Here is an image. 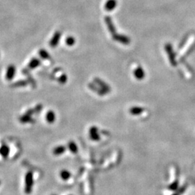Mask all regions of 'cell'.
Segmentation results:
<instances>
[{"mask_svg": "<svg viewBox=\"0 0 195 195\" xmlns=\"http://www.w3.org/2000/svg\"><path fill=\"white\" fill-rule=\"evenodd\" d=\"M41 108H42V105H40V104H38V105H37L36 106V108H34V111H35V112H36V113H38V112H40V110H41Z\"/></svg>", "mask_w": 195, "mask_h": 195, "instance_id": "cb8c5ba5", "label": "cell"}, {"mask_svg": "<svg viewBox=\"0 0 195 195\" xmlns=\"http://www.w3.org/2000/svg\"><path fill=\"white\" fill-rule=\"evenodd\" d=\"M143 111H144L143 108H140V107L134 106L130 108L129 112H130V114H132V115H139V114H141Z\"/></svg>", "mask_w": 195, "mask_h": 195, "instance_id": "e0dca14e", "label": "cell"}, {"mask_svg": "<svg viewBox=\"0 0 195 195\" xmlns=\"http://www.w3.org/2000/svg\"><path fill=\"white\" fill-rule=\"evenodd\" d=\"M117 5L116 0H108L105 4V10L108 12H111L116 8Z\"/></svg>", "mask_w": 195, "mask_h": 195, "instance_id": "9c48e42d", "label": "cell"}, {"mask_svg": "<svg viewBox=\"0 0 195 195\" xmlns=\"http://www.w3.org/2000/svg\"><path fill=\"white\" fill-rule=\"evenodd\" d=\"M9 153H10V148L8 146L5 145V144L1 146L0 148V154L2 155L4 158H7V156L9 155Z\"/></svg>", "mask_w": 195, "mask_h": 195, "instance_id": "4fadbf2b", "label": "cell"}, {"mask_svg": "<svg viewBox=\"0 0 195 195\" xmlns=\"http://www.w3.org/2000/svg\"><path fill=\"white\" fill-rule=\"evenodd\" d=\"M61 36H62V33L60 31H56L54 33V35L53 36V37L51 38V39L49 41V46L52 48H55L59 43V40H60Z\"/></svg>", "mask_w": 195, "mask_h": 195, "instance_id": "8992f818", "label": "cell"}, {"mask_svg": "<svg viewBox=\"0 0 195 195\" xmlns=\"http://www.w3.org/2000/svg\"><path fill=\"white\" fill-rule=\"evenodd\" d=\"M40 64V61L38 59H37V58H33V59L30 61V62H29L28 68L29 69H35V68L38 67Z\"/></svg>", "mask_w": 195, "mask_h": 195, "instance_id": "7c38bea8", "label": "cell"}, {"mask_svg": "<svg viewBox=\"0 0 195 195\" xmlns=\"http://www.w3.org/2000/svg\"><path fill=\"white\" fill-rule=\"evenodd\" d=\"M94 82H95V83H96L97 85L103 90L105 91L106 93L108 92H110V90H111V88H110L109 85H107L104 81H103L102 79H101L100 78L98 77L94 78Z\"/></svg>", "mask_w": 195, "mask_h": 195, "instance_id": "5b68a950", "label": "cell"}, {"mask_svg": "<svg viewBox=\"0 0 195 195\" xmlns=\"http://www.w3.org/2000/svg\"><path fill=\"white\" fill-rule=\"evenodd\" d=\"M65 42H66V43L68 45V46H73V45L75 43V38L74 37H72V36H69V37H67L66 38Z\"/></svg>", "mask_w": 195, "mask_h": 195, "instance_id": "44dd1931", "label": "cell"}, {"mask_svg": "<svg viewBox=\"0 0 195 195\" xmlns=\"http://www.w3.org/2000/svg\"><path fill=\"white\" fill-rule=\"evenodd\" d=\"M16 69L15 66L14 65H10L7 68V72H6V79L7 80H11L13 79L14 76V74H15Z\"/></svg>", "mask_w": 195, "mask_h": 195, "instance_id": "ba28073f", "label": "cell"}, {"mask_svg": "<svg viewBox=\"0 0 195 195\" xmlns=\"http://www.w3.org/2000/svg\"><path fill=\"white\" fill-rule=\"evenodd\" d=\"M65 150H66V147L63 145H60L53 149V153L55 155H62V153H64Z\"/></svg>", "mask_w": 195, "mask_h": 195, "instance_id": "5bb4252c", "label": "cell"}, {"mask_svg": "<svg viewBox=\"0 0 195 195\" xmlns=\"http://www.w3.org/2000/svg\"><path fill=\"white\" fill-rule=\"evenodd\" d=\"M0 184H1V181H0Z\"/></svg>", "mask_w": 195, "mask_h": 195, "instance_id": "d4e9b609", "label": "cell"}, {"mask_svg": "<svg viewBox=\"0 0 195 195\" xmlns=\"http://www.w3.org/2000/svg\"><path fill=\"white\" fill-rule=\"evenodd\" d=\"M134 75L137 79H142L144 77V72L140 66L136 68L134 71Z\"/></svg>", "mask_w": 195, "mask_h": 195, "instance_id": "30bf717a", "label": "cell"}, {"mask_svg": "<svg viewBox=\"0 0 195 195\" xmlns=\"http://www.w3.org/2000/svg\"><path fill=\"white\" fill-rule=\"evenodd\" d=\"M55 118H56V116H55L54 112L52 111H49L46 114V120L48 122L49 124H52L55 121Z\"/></svg>", "mask_w": 195, "mask_h": 195, "instance_id": "9a60e30c", "label": "cell"}, {"mask_svg": "<svg viewBox=\"0 0 195 195\" xmlns=\"http://www.w3.org/2000/svg\"><path fill=\"white\" fill-rule=\"evenodd\" d=\"M68 147H69V149L71 151V153H75V154L77 153V151H78L77 146L76 143H75V142H73V141L69 142V144H68Z\"/></svg>", "mask_w": 195, "mask_h": 195, "instance_id": "ac0fdd59", "label": "cell"}, {"mask_svg": "<svg viewBox=\"0 0 195 195\" xmlns=\"http://www.w3.org/2000/svg\"><path fill=\"white\" fill-rule=\"evenodd\" d=\"M165 49H166V52H167L168 53V59L170 62V64H171L172 66H176V59H175V53L174 52H173L172 46L170 43H167V44L165 45Z\"/></svg>", "mask_w": 195, "mask_h": 195, "instance_id": "7a4b0ae2", "label": "cell"}, {"mask_svg": "<svg viewBox=\"0 0 195 195\" xmlns=\"http://www.w3.org/2000/svg\"><path fill=\"white\" fill-rule=\"evenodd\" d=\"M27 84V82L25 80H19L17 81V82L14 83L12 85L13 87H22V86H25Z\"/></svg>", "mask_w": 195, "mask_h": 195, "instance_id": "7402d4cb", "label": "cell"}, {"mask_svg": "<svg viewBox=\"0 0 195 195\" xmlns=\"http://www.w3.org/2000/svg\"><path fill=\"white\" fill-rule=\"evenodd\" d=\"M33 185V176L32 172L29 171L26 173L25 178V194L31 193L32 188Z\"/></svg>", "mask_w": 195, "mask_h": 195, "instance_id": "6da1fadb", "label": "cell"}, {"mask_svg": "<svg viewBox=\"0 0 195 195\" xmlns=\"http://www.w3.org/2000/svg\"><path fill=\"white\" fill-rule=\"evenodd\" d=\"M60 176L63 180L66 181L70 178L71 176V173H69L68 170H63L60 172Z\"/></svg>", "mask_w": 195, "mask_h": 195, "instance_id": "ffe728a7", "label": "cell"}, {"mask_svg": "<svg viewBox=\"0 0 195 195\" xmlns=\"http://www.w3.org/2000/svg\"><path fill=\"white\" fill-rule=\"evenodd\" d=\"M104 20H105V23L106 24L107 27H108V31L112 35L115 34L116 32V27L114 25V23H113L111 17L110 16H105Z\"/></svg>", "mask_w": 195, "mask_h": 195, "instance_id": "277c9868", "label": "cell"}, {"mask_svg": "<svg viewBox=\"0 0 195 195\" xmlns=\"http://www.w3.org/2000/svg\"><path fill=\"white\" fill-rule=\"evenodd\" d=\"M112 38L114 40L119 43H122L124 45H128L130 43V38L127 36H124L122 34H114L112 35Z\"/></svg>", "mask_w": 195, "mask_h": 195, "instance_id": "3957f363", "label": "cell"}, {"mask_svg": "<svg viewBox=\"0 0 195 195\" xmlns=\"http://www.w3.org/2000/svg\"><path fill=\"white\" fill-rule=\"evenodd\" d=\"M88 86H89V88H90L91 90H92L95 91V92H97V93L99 94V95H105V94H106V92H105V91L103 90L100 87H97L95 84L89 83L88 84Z\"/></svg>", "mask_w": 195, "mask_h": 195, "instance_id": "8fae6325", "label": "cell"}, {"mask_svg": "<svg viewBox=\"0 0 195 195\" xmlns=\"http://www.w3.org/2000/svg\"><path fill=\"white\" fill-rule=\"evenodd\" d=\"M31 120V115L27 113H25L23 116H22L20 118V121L21 123H27Z\"/></svg>", "mask_w": 195, "mask_h": 195, "instance_id": "d6986e66", "label": "cell"}, {"mask_svg": "<svg viewBox=\"0 0 195 195\" xmlns=\"http://www.w3.org/2000/svg\"><path fill=\"white\" fill-rule=\"evenodd\" d=\"M38 54L43 59H46V60H51V57L50 56V55L49 54V53L45 49H40L38 51Z\"/></svg>", "mask_w": 195, "mask_h": 195, "instance_id": "2e32d148", "label": "cell"}, {"mask_svg": "<svg viewBox=\"0 0 195 195\" xmlns=\"http://www.w3.org/2000/svg\"><path fill=\"white\" fill-rule=\"evenodd\" d=\"M90 137L94 141H98L100 140V135L98 134V130L96 127H90L89 130Z\"/></svg>", "mask_w": 195, "mask_h": 195, "instance_id": "52a82bcc", "label": "cell"}, {"mask_svg": "<svg viewBox=\"0 0 195 195\" xmlns=\"http://www.w3.org/2000/svg\"><path fill=\"white\" fill-rule=\"evenodd\" d=\"M66 80H67V77H66V75H61L60 77L59 78V82H60L61 84H64L66 82Z\"/></svg>", "mask_w": 195, "mask_h": 195, "instance_id": "603a6c76", "label": "cell"}]
</instances>
